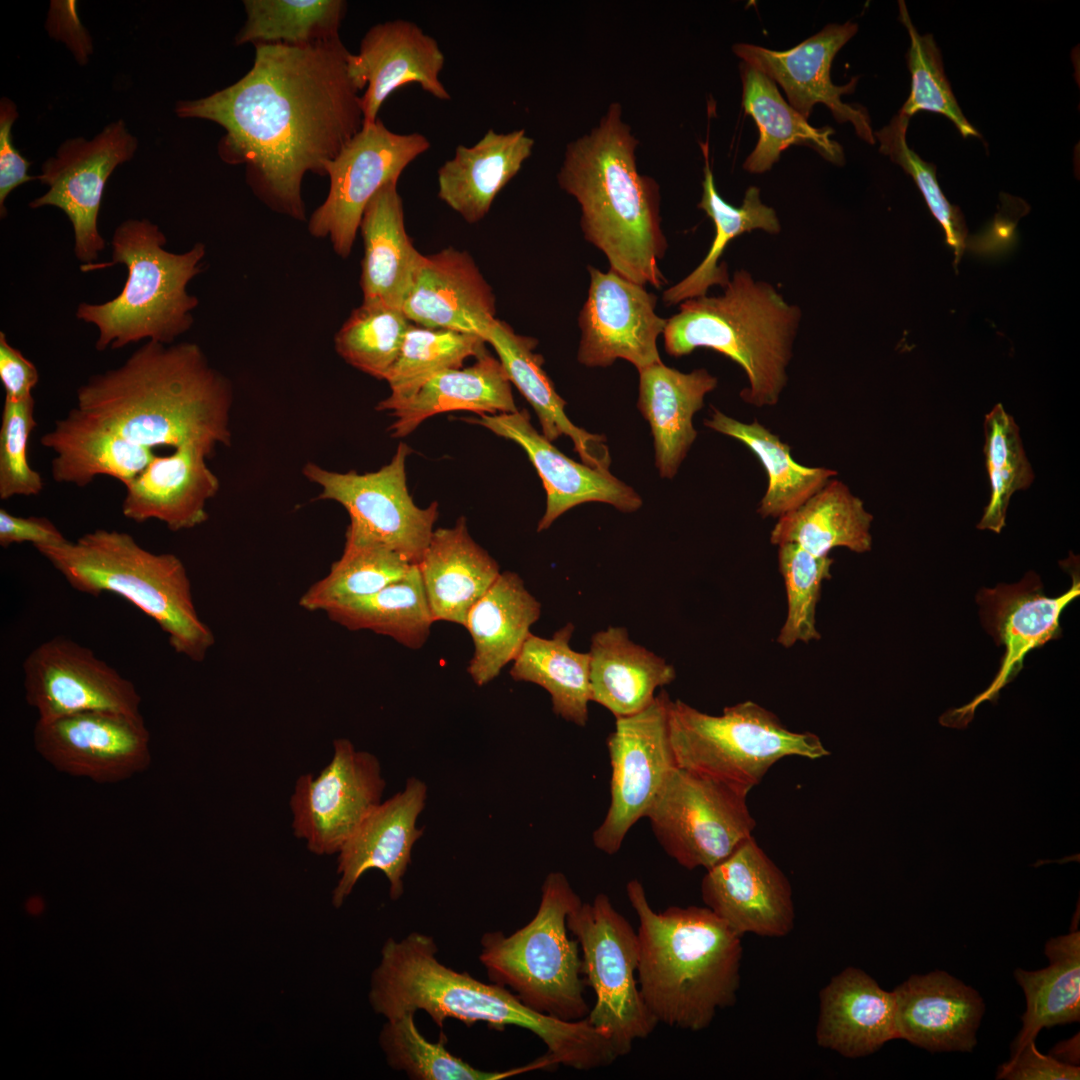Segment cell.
<instances>
[{"mask_svg": "<svg viewBox=\"0 0 1080 1080\" xmlns=\"http://www.w3.org/2000/svg\"><path fill=\"white\" fill-rule=\"evenodd\" d=\"M663 850L682 867L712 868L752 836L747 795L676 767L646 816Z\"/></svg>", "mask_w": 1080, "mask_h": 1080, "instance_id": "obj_12", "label": "cell"}, {"mask_svg": "<svg viewBox=\"0 0 1080 1080\" xmlns=\"http://www.w3.org/2000/svg\"><path fill=\"white\" fill-rule=\"evenodd\" d=\"M56 525L45 517H21L0 509V546L31 543L37 546H59L67 542Z\"/></svg>", "mask_w": 1080, "mask_h": 1080, "instance_id": "obj_60", "label": "cell"}, {"mask_svg": "<svg viewBox=\"0 0 1080 1080\" xmlns=\"http://www.w3.org/2000/svg\"><path fill=\"white\" fill-rule=\"evenodd\" d=\"M41 907L42 906L39 902H31L28 906V909L31 913L36 914L41 910Z\"/></svg>", "mask_w": 1080, "mask_h": 1080, "instance_id": "obj_63", "label": "cell"}, {"mask_svg": "<svg viewBox=\"0 0 1080 1080\" xmlns=\"http://www.w3.org/2000/svg\"><path fill=\"white\" fill-rule=\"evenodd\" d=\"M669 734L677 767L746 795L784 757L819 759L830 754L816 734L791 731L753 701L710 715L679 699L671 700Z\"/></svg>", "mask_w": 1080, "mask_h": 1080, "instance_id": "obj_10", "label": "cell"}, {"mask_svg": "<svg viewBox=\"0 0 1080 1080\" xmlns=\"http://www.w3.org/2000/svg\"><path fill=\"white\" fill-rule=\"evenodd\" d=\"M638 372L637 406L651 427L655 465L661 477L672 479L697 437L693 416L717 378L703 368L684 373L662 362Z\"/></svg>", "mask_w": 1080, "mask_h": 1080, "instance_id": "obj_31", "label": "cell"}, {"mask_svg": "<svg viewBox=\"0 0 1080 1080\" xmlns=\"http://www.w3.org/2000/svg\"><path fill=\"white\" fill-rule=\"evenodd\" d=\"M638 141L613 103L600 124L568 144L558 173L561 189L581 207L584 237L610 270L642 286L666 280L658 262L667 242L660 226L657 183L637 171Z\"/></svg>", "mask_w": 1080, "mask_h": 1080, "instance_id": "obj_4", "label": "cell"}, {"mask_svg": "<svg viewBox=\"0 0 1080 1080\" xmlns=\"http://www.w3.org/2000/svg\"><path fill=\"white\" fill-rule=\"evenodd\" d=\"M415 1013H405L387 1020L379 1044L388 1065L413 1080H500L537 1069H552L543 1055L526 1066L506 1071H484L473 1067L445 1047L447 1039L427 1040L418 1030Z\"/></svg>", "mask_w": 1080, "mask_h": 1080, "instance_id": "obj_48", "label": "cell"}, {"mask_svg": "<svg viewBox=\"0 0 1080 1080\" xmlns=\"http://www.w3.org/2000/svg\"><path fill=\"white\" fill-rule=\"evenodd\" d=\"M0 380L5 398L23 400L32 396L39 373L36 366L20 350L9 344L6 334L0 332Z\"/></svg>", "mask_w": 1080, "mask_h": 1080, "instance_id": "obj_61", "label": "cell"}, {"mask_svg": "<svg viewBox=\"0 0 1080 1080\" xmlns=\"http://www.w3.org/2000/svg\"><path fill=\"white\" fill-rule=\"evenodd\" d=\"M411 448L401 442L391 461L374 472L340 473L313 462L303 475L321 487L318 499L342 505L350 518L346 540L385 545L418 564L433 534L438 504L418 507L407 487L405 464Z\"/></svg>", "mask_w": 1080, "mask_h": 1080, "instance_id": "obj_13", "label": "cell"}, {"mask_svg": "<svg viewBox=\"0 0 1080 1080\" xmlns=\"http://www.w3.org/2000/svg\"><path fill=\"white\" fill-rule=\"evenodd\" d=\"M76 395V412L140 447L198 445L214 454L231 444V385L194 343L147 341Z\"/></svg>", "mask_w": 1080, "mask_h": 1080, "instance_id": "obj_2", "label": "cell"}, {"mask_svg": "<svg viewBox=\"0 0 1080 1080\" xmlns=\"http://www.w3.org/2000/svg\"><path fill=\"white\" fill-rule=\"evenodd\" d=\"M417 566L434 621L462 626L501 573L498 563L469 535L464 517L451 528L433 531Z\"/></svg>", "mask_w": 1080, "mask_h": 1080, "instance_id": "obj_32", "label": "cell"}, {"mask_svg": "<svg viewBox=\"0 0 1080 1080\" xmlns=\"http://www.w3.org/2000/svg\"><path fill=\"white\" fill-rule=\"evenodd\" d=\"M740 73L742 106L756 122L760 134L755 149L744 162V169L750 173L770 170L781 152L790 145L810 147L826 160L843 165V149L830 139L834 133L832 128L811 126L783 99L776 83L756 67L742 62Z\"/></svg>", "mask_w": 1080, "mask_h": 1080, "instance_id": "obj_40", "label": "cell"}, {"mask_svg": "<svg viewBox=\"0 0 1080 1080\" xmlns=\"http://www.w3.org/2000/svg\"><path fill=\"white\" fill-rule=\"evenodd\" d=\"M426 798V784L411 777L402 791L381 801L366 815L338 852L340 878L332 892L335 908L343 905L358 880L371 869L386 876L392 900L402 896L412 848L424 832L416 822Z\"/></svg>", "mask_w": 1080, "mask_h": 1080, "instance_id": "obj_26", "label": "cell"}, {"mask_svg": "<svg viewBox=\"0 0 1080 1080\" xmlns=\"http://www.w3.org/2000/svg\"><path fill=\"white\" fill-rule=\"evenodd\" d=\"M534 140L523 129H489L472 146L459 145L438 169V197L466 222L476 223L529 158Z\"/></svg>", "mask_w": 1080, "mask_h": 1080, "instance_id": "obj_33", "label": "cell"}, {"mask_svg": "<svg viewBox=\"0 0 1080 1080\" xmlns=\"http://www.w3.org/2000/svg\"><path fill=\"white\" fill-rule=\"evenodd\" d=\"M994 219L978 234L967 238L965 247L979 255L996 256L1009 251L1016 241V224L1028 212L1021 199L1004 195Z\"/></svg>", "mask_w": 1080, "mask_h": 1080, "instance_id": "obj_59", "label": "cell"}, {"mask_svg": "<svg viewBox=\"0 0 1080 1080\" xmlns=\"http://www.w3.org/2000/svg\"><path fill=\"white\" fill-rule=\"evenodd\" d=\"M53 451L51 475L55 482L85 487L106 475L124 486L139 476L158 455L88 419L74 409L56 421L40 438Z\"/></svg>", "mask_w": 1080, "mask_h": 1080, "instance_id": "obj_37", "label": "cell"}, {"mask_svg": "<svg viewBox=\"0 0 1080 1080\" xmlns=\"http://www.w3.org/2000/svg\"><path fill=\"white\" fill-rule=\"evenodd\" d=\"M582 900L562 872L549 873L534 917L507 936L486 932L479 960L492 983L511 990L528 1007L562 1019H584L579 944L568 936L567 917Z\"/></svg>", "mask_w": 1080, "mask_h": 1080, "instance_id": "obj_9", "label": "cell"}, {"mask_svg": "<svg viewBox=\"0 0 1080 1080\" xmlns=\"http://www.w3.org/2000/svg\"><path fill=\"white\" fill-rule=\"evenodd\" d=\"M325 613L349 630H370L410 649L425 644L435 622L417 564L378 592L338 602Z\"/></svg>", "mask_w": 1080, "mask_h": 1080, "instance_id": "obj_46", "label": "cell"}, {"mask_svg": "<svg viewBox=\"0 0 1080 1080\" xmlns=\"http://www.w3.org/2000/svg\"><path fill=\"white\" fill-rule=\"evenodd\" d=\"M1080 1068L1064 1063L1052 1055H1044L1036 1047L1035 1041L1026 1044L1022 1050L997 1069L996 1079L1006 1080H1078Z\"/></svg>", "mask_w": 1080, "mask_h": 1080, "instance_id": "obj_58", "label": "cell"}, {"mask_svg": "<svg viewBox=\"0 0 1080 1080\" xmlns=\"http://www.w3.org/2000/svg\"><path fill=\"white\" fill-rule=\"evenodd\" d=\"M402 311L412 324L483 339L497 320L492 288L471 255L452 247L422 254Z\"/></svg>", "mask_w": 1080, "mask_h": 1080, "instance_id": "obj_27", "label": "cell"}, {"mask_svg": "<svg viewBox=\"0 0 1080 1080\" xmlns=\"http://www.w3.org/2000/svg\"><path fill=\"white\" fill-rule=\"evenodd\" d=\"M429 148L421 133H395L380 119L363 125L325 167L329 192L310 218V233L329 237L336 253L348 256L369 201Z\"/></svg>", "mask_w": 1080, "mask_h": 1080, "instance_id": "obj_15", "label": "cell"}, {"mask_svg": "<svg viewBox=\"0 0 1080 1080\" xmlns=\"http://www.w3.org/2000/svg\"><path fill=\"white\" fill-rule=\"evenodd\" d=\"M437 952L434 939L420 932L387 939L371 976L368 998L374 1012L391 1020L423 1010L439 1028L446 1019L469 1027L483 1022L496 1031L523 1028L545 1044L555 1067L589 1071L619 1058L609 1035L587 1018L565 1021L538 1012L508 988L444 965Z\"/></svg>", "mask_w": 1080, "mask_h": 1080, "instance_id": "obj_3", "label": "cell"}, {"mask_svg": "<svg viewBox=\"0 0 1080 1080\" xmlns=\"http://www.w3.org/2000/svg\"><path fill=\"white\" fill-rule=\"evenodd\" d=\"M858 25L847 21L830 24L820 32L786 51H774L751 44H735L734 53L777 82L790 105L808 118L817 103L826 105L839 123L850 122L859 137L875 143L865 108L844 103L841 96L854 91L858 77L842 86L831 81L830 68L837 52L856 34Z\"/></svg>", "mask_w": 1080, "mask_h": 1080, "instance_id": "obj_23", "label": "cell"}, {"mask_svg": "<svg viewBox=\"0 0 1080 1080\" xmlns=\"http://www.w3.org/2000/svg\"><path fill=\"white\" fill-rule=\"evenodd\" d=\"M591 701L615 718L647 708L655 691L672 683L674 667L629 639L627 629L610 626L592 636L590 651Z\"/></svg>", "mask_w": 1080, "mask_h": 1080, "instance_id": "obj_38", "label": "cell"}, {"mask_svg": "<svg viewBox=\"0 0 1080 1080\" xmlns=\"http://www.w3.org/2000/svg\"><path fill=\"white\" fill-rule=\"evenodd\" d=\"M984 455L990 498L978 529L1000 533L1012 495L1030 487L1035 474L1026 456L1020 430L1002 404H996L984 420Z\"/></svg>", "mask_w": 1080, "mask_h": 1080, "instance_id": "obj_51", "label": "cell"}, {"mask_svg": "<svg viewBox=\"0 0 1080 1080\" xmlns=\"http://www.w3.org/2000/svg\"><path fill=\"white\" fill-rule=\"evenodd\" d=\"M540 614V603L521 577L510 571L500 573L469 610L464 626L474 644L467 672L476 685L489 683L516 659Z\"/></svg>", "mask_w": 1080, "mask_h": 1080, "instance_id": "obj_35", "label": "cell"}, {"mask_svg": "<svg viewBox=\"0 0 1080 1080\" xmlns=\"http://www.w3.org/2000/svg\"><path fill=\"white\" fill-rule=\"evenodd\" d=\"M456 410L478 415L518 411L511 382L499 359L484 352L471 366L434 376L412 398L391 411L395 420L389 431L393 438H401L427 418Z\"/></svg>", "mask_w": 1080, "mask_h": 1080, "instance_id": "obj_39", "label": "cell"}, {"mask_svg": "<svg viewBox=\"0 0 1080 1080\" xmlns=\"http://www.w3.org/2000/svg\"><path fill=\"white\" fill-rule=\"evenodd\" d=\"M254 47L253 66L241 79L207 97L180 100L175 112L223 127L219 157L244 164L262 199L303 220V177L325 175L327 163L362 129V89L339 36Z\"/></svg>", "mask_w": 1080, "mask_h": 1080, "instance_id": "obj_1", "label": "cell"}, {"mask_svg": "<svg viewBox=\"0 0 1080 1080\" xmlns=\"http://www.w3.org/2000/svg\"><path fill=\"white\" fill-rule=\"evenodd\" d=\"M212 455L198 445L179 446L168 455H157L125 485L123 515L137 523L155 519L175 532L206 522V504L220 486L206 462Z\"/></svg>", "mask_w": 1080, "mask_h": 1080, "instance_id": "obj_29", "label": "cell"}, {"mask_svg": "<svg viewBox=\"0 0 1080 1080\" xmlns=\"http://www.w3.org/2000/svg\"><path fill=\"white\" fill-rule=\"evenodd\" d=\"M465 420L517 443L526 452L546 491V509L538 523V532L548 529L566 511L583 503L602 502L627 513L642 506L639 494L609 470L578 463L560 452L532 426L525 409L513 413L480 414L479 418Z\"/></svg>", "mask_w": 1080, "mask_h": 1080, "instance_id": "obj_25", "label": "cell"}, {"mask_svg": "<svg viewBox=\"0 0 1080 1080\" xmlns=\"http://www.w3.org/2000/svg\"><path fill=\"white\" fill-rule=\"evenodd\" d=\"M801 320L798 306L745 269L734 272L721 296L688 299L667 319L666 352L673 357L709 348L744 370L740 396L755 407L774 406L787 385V367Z\"/></svg>", "mask_w": 1080, "mask_h": 1080, "instance_id": "obj_6", "label": "cell"}, {"mask_svg": "<svg viewBox=\"0 0 1080 1080\" xmlns=\"http://www.w3.org/2000/svg\"><path fill=\"white\" fill-rule=\"evenodd\" d=\"M25 699L38 720L92 711L140 716L135 685L93 650L57 636L36 648L23 663Z\"/></svg>", "mask_w": 1080, "mask_h": 1080, "instance_id": "obj_19", "label": "cell"}, {"mask_svg": "<svg viewBox=\"0 0 1080 1080\" xmlns=\"http://www.w3.org/2000/svg\"><path fill=\"white\" fill-rule=\"evenodd\" d=\"M700 145L705 167L702 198L697 206L712 219L715 237L703 261L688 276L664 291L663 301L667 305L705 296L708 289L715 285L725 288L730 281L727 266L718 262L734 238L757 229L770 234H777L781 230L775 210L762 203L757 187L747 189L739 207L727 203L718 194L709 163L708 143Z\"/></svg>", "mask_w": 1080, "mask_h": 1080, "instance_id": "obj_43", "label": "cell"}, {"mask_svg": "<svg viewBox=\"0 0 1080 1080\" xmlns=\"http://www.w3.org/2000/svg\"><path fill=\"white\" fill-rule=\"evenodd\" d=\"M1044 953L1049 960L1046 968L1014 971L1025 995L1026 1010L1021 1017L1022 1029L1011 1044V1057L1035 1041L1041 1029L1080 1020V932L1073 930L1049 939Z\"/></svg>", "mask_w": 1080, "mask_h": 1080, "instance_id": "obj_42", "label": "cell"}, {"mask_svg": "<svg viewBox=\"0 0 1080 1080\" xmlns=\"http://www.w3.org/2000/svg\"><path fill=\"white\" fill-rule=\"evenodd\" d=\"M897 1038L934 1052H972L985 1011L980 994L945 971L912 975L893 991Z\"/></svg>", "mask_w": 1080, "mask_h": 1080, "instance_id": "obj_28", "label": "cell"}, {"mask_svg": "<svg viewBox=\"0 0 1080 1080\" xmlns=\"http://www.w3.org/2000/svg\"><path fill=\"white\" fill-rule=\"evenodd\" d=\"M1072 575V585L1057 597H1048L1038 575L1029 572L1016 584H998L983 588L977 594L980 616L986 631L998 646L1005 647L1000 669L989 687L969 704L944 713L939 721L944 726L964 728L972 720L977 706L984 701L996 702L1000 690L1010 683L1023 668L1025 656L1033 649L1061 637L1060 616L1080 595L1078 558L1072 552L1060 563Z\"/></svg>", "mask_w": 1080, "mask_h": 1080, "instance_id": "obj_16", "label": "cell"}, {"mask_svg": "<svg viewBox=\"0 0 1080 1080\" xmlns=\"http://www.w3.org/2000/svg\"><path fill=\"white\" fill-rule=\"evenodd\" d=\"M485 340L478 335L445 329L409 326L399 355L386 381L390 395L376 406L393 411L412 398L430 379L449 369L461 368L469 357L484 352Z\"/></svg>", "mask_w": 1080, "mask_h": 1080, "instance_id": "obj_47", "label": "cell"}, {"mask_svg": "<svg viewBox=\"0 0 1080 1080\" xmlns=\"http://www.w3.org/2000/svg\"><path fill=\"white\" fill-rule=\"evenodd\" d=\"M246 22L236 45H307L339 36L347 4L342 0H246Z\"/></svg>", "mask_w": 1080, "mask_h": 1080, "instance_id": "obj_49", "label": "cell"}, {"mask_svg": "<svg viewBox=\"0 0 1080 1080\" xmlns=\"http://www.w3.org/2000/svg\"><path fill=\"white\" fill-rule=\"evenodd\" d=\"M397 183H386L364 209L361 288L363 302L402 310L422 254L406 232Z\"/></svg>", "mask_w": 1080, "mask_h": 1080, "instance_id": "obj_34", "label": "cell"}, {"mask_svg": "<svg viewBox=\"0 0 1080 1080\" xmlns=\"http://www.w3.org/2000/svg\"><path fill=\"white\" fill-rule=\"evenodd\" d=\"M19 114L15 103L7 97L0 100V214L5 217V200L18 186L38 180L28 175L31 165L13 144L12 126Z\"/></svg>", "mask_w": 1080, "mask_h": 1080, "instance_id": "obj_57", "label": "cell"}, {"mask_svg": "<svg viewBox=\"0 0 1080 1080\" xmlns=\"http://www.w3.org/2000/svg\"><path fill=\"white\" fill-rule=\"evenodd\" d=\"M410 325L402 310L363 302L336 334L335 348L351 366L385 380Z\"/></svg>", "mask_w": 1080, "mask_h": 1080, "instance_id": "obj_52", "label": "cell"}, {"mask_svg": "<svg viewBox=\"0 0 1080 1080\" xmlns=\"http://www.w3.org/2000/svg\"><path fill=\"white\" fill-rule=\"evenodd\" d=\"M703 902L740 935H787L794 926L792 889L785 874L753 836L706 870Z\"/></svg>", "mask_w": 1080, "mask_h": 1080, "instance_id": "obj_22", "label": "cell"}, {"mask_svg": "<svg viewBox=\"0 0 1080 1080\" xmlns=\"http://www.w3.org/2000/svg\"><path fill=\"white\" fill-rule=\"evenodd\" d=\"M33 396L23 400L5 398L0 427V499L36 496L44 484L29 464L30 434L37 426Z\"/></svg>", "mask_w": 1080, "mask_h": 1080, "instance_id": "obj_56", "label": "cell"}, {"mask_svg": "<svg viewBox=\"0 0 1080 1080\" xmlns=\"http://www.w3.org/2000/svg\"><path fill=\"white\" fill-rule=\"evenodd\" d=\"M413 564L391 548L374 542L346 540L329 573L312 584L299 605L325 612L348 599L370 595L401 579Z\"/></svg>", "mask_w": 1080, "mask_h": 1080, "instance_id": "obj_50", "label": "cell"}, {"mask_svg": "<svg viewBox=\"0 0 1080 1080\" xmlns=\"http://www.w3.org/2000/svg\"><path fill=\"white\" fill-rule=\"evenodd\" d=\"M626 893L638 918L637 980L645 1004L658 1023L706 1029L736 1001L742 935L706 906L656 912L637 879Z\"/></svg>", "mask_w": 1080, "mask_h": 1080, "instance_id": "obj_5", "label": "cell"}, {"mask_svg": "<svg viewBox=\"0 0 1080 1080\" xmlns=\"http://www.w3.org/2000/svg\"><path fill=\"white\" fill-rule=\"evenodd\" d=\"M704 424L742 442L760 460L768 476L767 490L757 509L762 518H780L794 511L837 475L832 469L795 462L790 446L756 420L743 423L713 408Z\"/></svg>", "mask_w": 1080, "mask_h": 1080, "instance_id": "obj_44", "label": "cell"}, {"mask_svg": "<svg viewBox=\"0 0 1080 1080\" xmlns=\"http://www.w3.org/2000/svg\"><path fill=\"white\" fill-rule=\"evenodd\" d=\"M588 272V297L578 318V361L587 367H607L623 359L637 370L661 362L657 339L667 319L655 312L657 297L612 270L588 266Z\"/></svg>", "mask_w": 1080, "mask_h": 1080, "instance_id": "obj_21", "label": "cell"}, {"mask_svg": "<svg viewBox=\"0 0 1080 1080\" xmlns=\"http://www.w3.org/2000/svg\"><path fill=\"white\" fill-rule=\"evenodd\" d=\"M484 340L496 351L510 382L536 412L542 434L551 442L563 435L570 437L583 464L609 470L611 459L605 437L589 433L569 420L564 411L566 402L542 367L543 357L534 352L537 340L515 333L498 319Z\"/></svg>", "mask_w": 1080, "mask_h": 1080, "instance_id": "obj_36", "label": "cell"}, {"mask_svg": "<svg viewBox=\"0 0 1080 1080\" xmlns=\"http://www.w3.org/2000/svg\"><path fill=\"white\" fill-rule=\"evenodd\" d=\"M898 3L899 19L910 37L907 63L912 80L910 95L899 112L910 118L922 110L935 112L948 118L964 138H980V133L966 119L957 103L933 36L920 35L911 21L905 2L901 0Z\"/></svg>", "mask_w": 1080, "mask_h": 1080, "instance_id": "obj_54", "label": "cell"}, {"mask_svg": "<svg viewBox=\"0 0 1080 1080\" xmlns=\"http://www.w3.org/2000/svg\"><path fill=\"white\" fill-rule=\"evenodd\" d=\"M35 549L78 592L117 594L152 618L170 646L195 662L205 659L215 637L196 610L191 582L173 553H153L126 532L96 529L59 546Z\"/></svg>", "mask_w": 1080, "mask_h": 1080, "instance_id": "obj_7", "label": "cell"}, {"mask_svg": "<svg viewBox=\"0 0 1080 1080\" xmlns=\"http://www.w3.org/2000/svg\"><path fill=\"white\" fill-rule=\"evenodd\" d=\"M909 120L910 117L899 112L888 125L875 132L880 143L879 150L913 178L929 210L944 230L946 243L954 251L956 268L966 248L965 219L959 207L951 205L943 194L936 178L935 165L924 161L909 148L906 140Z\"/></svg>", "mask_w": 1080, "mask_h": 1080, "instance_id": "obj_55", "label": "cell"}, {"mask_svg": "<svg viewBox=\"0 0 1080 1080\" xmlns=\"http://www.w3.org/2000/svg\"><path fill=\"white\" fill-rule=\"evenodd\" d=\"M374 754L358 751L346 738L333 741V756L317 776L305 774L290 799L292 829L317 855L338 853L385 789Z\"/></svg>", "mask_w": 1080, "mask_h": 1080, "instance_id": "obj_17", "label": "cell"}, {"mask_svg": "<svg viewBox=\"0 0 1080 1080\" xmlns=\"http://www.w3.org/2000/svg\"><path fill=\"white\" fill-rule=\"evenodd\" d=\"M1050 1055L1064 1063L1076 1065L1079 1062V1035L1058 1043Z\"/></svg>", "mask_w": 1080, "mask_h": 1080, "instance_id": "obj_62", "label": "cell"}, {"mask_svg": "<svg viewBox=\"0 0 1080 1080\" xmlns=\"http://www.w3.org/2000/svg\"><path fill=\"white\" fill-rule=\"evenodd\" d=\"M137 147V138L119 119L91 140L66 139L42 164L38 180L49 189L29 207L54 206L66 214L74 231V253L83 265L96 263L106 245L97 220L108 178L133 158Z\"/></svg>", "mask_w": 1080, "mask_h": 1080, "instance_id": "obj_18", "label": "cell"}, {"mask_svg": "<svg viewBox=\"0 0 1080 1080\" xmlns=\"http://www.w3.org/2000/svg\"><path fill=\"white\" fill-rule=\"evenodd\" d=\"M816 1041L847 1058L872 1054L897 1038L893 992L847 967L820 991Z\"/></svg>", "mask_w": 1080, "mask_h": 1080, "instance_id": "obj_30", "label": "cell"}, {"mask_svg": "<svg viewBox=\"0 0 1080 1080\" xmlns=\"http://www.w3.org/2000/svg\"><path fill=\"white\" fill-rule=\"evenodd\" d=\"M445 56L435 38L416 23L395 19L372 26L357 54H350L349 73L361 95L363 125L374 123L385 100L411 83L442 101L451 96L440 80Z\"/></svg>", "mask_w": 1080, "mask_h": 1080, "instance_id": "obj_24", "label": "cell"}, {"mask_svg": "<svg viewBox=\"0 0 1080 1080\" xmlns=\"http://www.w3.org/2000/svg\"><path fill=\"white\" fill-rule=\"evenodd\" d=\"M567 926L582 951L583 974L595 994L586 1018L609 1035L619 1057L625 1056L658 1024L637 981V931L604 893L576 906Z\"/></svg>", "mask_w": 1080, "mask_h": 1080, "instance_id": "obj_11", "label": "cell"}, {"mask_svg": "<svg viewBox=\"0 0 1080 1080\" xmlns=\"http://www.w3.org/2000/svg\"><path fill=\"white\" fill-rule=\"evenodd\" d=\"M778 547V567L786 591L787 614L777 643L790 648L797 642L809 643L821 638L816 627V606L823 581L831 578L834 560L829 555L815 556L794 543Z\"/></svg>", "mask_w": 1080, "mask_h": 1080, "instance_id": "obj_53", "label": "cell"}, {"mask_svg": "<svg viewBox=\"0 0 1080 1080\" xmlns=\"http://www.w3.org/2000/svg\"><path fill=\"white\" fill-rule=\"evenodd\" d=\"M573 631L574 625L568 623L549 639L531 634L513 661L510 676L544 688L556 715L584 727L591 701L590 656L571 648Z\"/></svg>", "mask_w": 1080, "mask_h": 1080, "instance_id": "obj_45", "label": "cell"}, {"mask_svg": "<svg viewBox=\"0 0 1080 1080\" xmlns=\"http://www.w3.org/2000/svg\"><path fill=\"white\" fill-rule=\"evenodd\" d=\"M33 743L57 771L101 784L127 780L151 764L142 715L92 711L37 720Z\"/></svg>", "mask_w": 1080, "mask_h": 1080, "instance_id": "obj_20", "label": "cell"}, {"mask_svg": "<svg viewBox=\"0 0 1080 1080\" xmlns=\"http://www.w3.org/2000/svg\"><path fill=\"white\" fill-rule=\"evenodd\" d=\"M165 244L156 224L128 219L114 230L112 261L81 266L82 271L115 264L127 268L126 282L115 298L100 304L82 302L76 309L78 320L96 326L98 351L145 339L169 345L191 327L198 300L187 292V285L201 271L205 246L198 243L187 252L173 253Z\"/></svg>", "mask_w": 1080, "mask_h": 1080, "instance_id": "obj_8", "label": "cell"}, {"mask_svg": "<svg viewBox=\"0 0 1080 1080\" xmlns=\"http://www.w3.org/2000/svg\"><path fill=\"white\" fill-rule=\"evenodd\" d=\"M873 516L863 501L838 479H830L804 504L774 525L773 545L794 543L815 556H828L838 547L855 553L871 550Z\"/></svg>", "mask_w": 1080, "mask_h": 1080, "instance_id": "obj_41", "label": "cell"}, {"mask_svg": "<svg viewBox=\"0 0 1080 1080\" xmlns=\"http://www.w3.org/2000/svg\"><path fill=\"white\" fill-rule=\"evenodd\" d=\"M671 699L665 690L644 710L616 718L607 737L611 764L610 805L593 832L595 847L617 853L628 831L644 818L677 767L669 734Z\"/></svg>", "mask_w": 1080, "mask_h": 1080, "instance_id": "obj_14", "label": "cell"}]
</instances>
